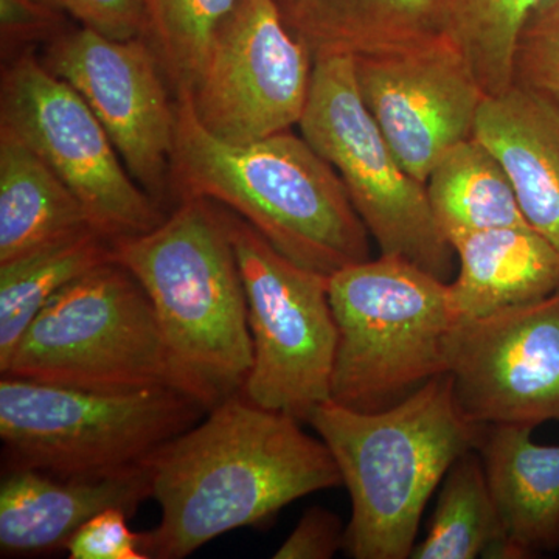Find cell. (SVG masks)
Here are the masks:
<instances>
[{
	"label": "cell",
	"instance_id": "cell-27",
	"mask_svg": "<svg viewBox=\"0 0 559 559\" xmlns=\"http://www.w3.org/2000/svg\"><path fill=\"white\" fill-rule=\"evenodd\" d=\"M128 518L124 510L108 509L84 522L66 546L70 559H146Z\"/></svg>",
	"mask_w": 559,
	"mask_h": 559
},
{
	"label": "cell",
	"instance_id": "cell-21",
	"mask_svg": "<svg viewBox=\"0 0 559 559\" xmlns=\"http://www.w3.org/2000/svg\"><path fill=\"white\" fill-rule=\"evenodd\" d=\"M433 216L448 241L502 227H532L502 165L476 138L448 151L426 180Z\"/></svg>",
	"mask_w": 559,
	"mask_h": 559
},
{
	"label": "cell",
	"instance_id": "cell-28",
	"mask_svg": "<svg viewBox=\"0 0 559 559\" xmlns=\"http://www.w3.org/2000/svg\"><path fill=\"white\" fill-rule=\"evenodd\" d=\"M51 9L112 39L145 38L142 0H40Z\"/></svg>",
	"mask_w": 559,
	"mask_h": 559
},
{
	"label": "cell",
	"instance_id": "cell-19",
	"mask_svg": "<svg viewBox=\"0 0 559 559\" xmlns=\"http://www.w3.org/2000/svg\"><path fill=\"white\" fill-rule=\"evenodd\" d=\"M90 230L86 209L57 173L0 130V263Z\"/></svg>",
	"mask_w": 559,
	"mask_h": 559
},
{
	"label": "cell",
	"instance_id": "cell-14",
	"mask_svg": "<svg viewBox=\"0 0 559 559\" xmlns=\"http://www.w3.org/2000/svg\"><path fill=\"white\" fill-rule=\"evenodd\" d=\"M360 97L404 170L426 183L437 162L474 138L485 92L441 33L356 55Z\"/></svg>",
	"mask_w": 559,
	"mask_h": 559
},
{
	"label": "cell",
	"instance_id": "cell-13",
	"mask_svg": "<svg viewBox=\"0 0 559 559\" xmlns=\"http://www.w3.org/2000/svg\"><path fill=\"white\" fill-rule=\"evenodd\" d=\"M444 373L476 425L559 421V289L491 314L455 318Z\"/></svg>",
	"mask_w": 559,
	"mask_h": 559
},
{
	"label": "cell",
	"instance_id": "cell-31",
	"mask_svg": "<svg viewBox=\"0 0 559 559\" xmlns=\"http://www.w3.org/2000/svg\"><path fill=\"white\" fill-rule=\"evenodd\" d=\"M278 2H286V0H278Z\"/></svg>",
	"mask_w": 559,
	"mask_h": 559
},
{
	"label": "cell",
	"instance_id": "cell-15",
	"mask_svg": "<svg viewBox=\"0 0 559 559\" xmlns=\"http://www.w3.org/2000/svg\"><path fill=\"white\" fill-rule=\"evenodd\" d=\"M151 498L150 462L105 477H60L36 469H5L0 485L2 557L66 550L69 539L108 509L134 513Z\"/></svg>",
	"mask_w": 559,
	"mask_h": 559
},
{
	"label": "cell",
	"instance_id": "cell-23",
	"mask_svg": "<svg viewBox=\"0 0 559 559\" xmlns=\"http://www.w3.org/2000/svg\"><path fill=\"white\" fill-rule=\"evenodd\" d=\"M502 532L498 510L476 450L466 452L441 481L432 521L414 559L495 558Z\"/></svg>",
	"mask_w": 559,
	"mask_h": 559
},
{
	"label": "cell",
	"instance_id": "cell-22",
	"mask_svg": "<svg viewBox=\"0 0 559 559\" xmlns=\"http://www.w3.org/2000/svg\"><path fill=\"white\" fill-rule=\"evenodd\" d=\"M110 260L108 238L90 230L0 263V362L55 294Z\"/></svg>",
	"mask_w": 559,
	"mask_h": 559
},
{
	"label": "cell",
	"instance_id": "cell-8",
	"mask_svg": "<svg viewBox=\"0 0 559 559\" xmlns=\"http://www.w3.org/2000/svg\"><path fill=\"white\" fill-rule=\"evenodd\" d=\"M301 138L336 170L381 255L451 282L455 252L430 209L426 183L404 170L360 97L352 55L314 58Z\"/></svg>",
	"mask_w": 559,
	"mask_h": 559
},
{
	"label": "cell",
	"instance_id": "cell-17",
	"mask_svg": "<svg viewBox=\"0 0 559 559\" xmlns=\"http://www.w3.org/2000/svg\"><path fill=\"white\" fill-rule=\"evenodd\" d=\"M474 138L502 165L530 226L559 249V106L511 84L485 97Z\"/></svg>",
	"mask_w": 559,
	"mask_h": 559
},
{
	"label": "cell",
	"instance_id": "cell-5",
	"mask_svg": "<svg viewBox=\"0 0 559 559\" xmlns=\"http://www.w3.org/2000/svg\"><path fill=\"white\" fill-rule=\"evenodd\" d=\"M0 371L68 388L179 390L207 409L219 403L176 358L145 289L114 260L55 294Z\"/></svg>",
	"mask_w": 559,
	"mask_h": 559
},
{
	"label": "cell",
	"instance_id": "cell-20",
	"mask_svg": "<svg viewBox=\"0 0 559 559\" xmlns=\"http://www.w3.org/2000/svg\"><path fill=\"white\" fill-rule=\"evenodd\" d=\"M283 20L312 57L407 46L439 35L440 0H286Z\"/></svg>",
	"mask_w": 559,
	"mask_h": 559
},
{
	"label": "cell",
	"instance_id": "cell-26",
	"mask_svg": "<svg viewBox=\"0 0 559 559\" xmlns=\"http://www.w3.org/2000/svg\"><path fill=\"white\" fill-rule=\"evenodd\" d=\"M513 84L559 106V0H544L518 38Z\"/></svg>",
	"mask_w": 559,
	"mask_h": 559
},
{
	"label": "cell",
	"instance_id": "cell-3",
	"mask_svg": "<svg viewBox=\"0 0 559 559\" xmlns=\"http://www.w3.org/2000/svg\"><path fill=\"white\" fill-rule=\"evenodd\" d=\"M310 425L325 441L352 499L344 549L355 559L411 558L430 496L474 451L484 426L460 409L450 374L378 412L326 401Z\"/></svg>",
	"mask_w": 559,
	"mask_h": 559
},
{
	"label": "cell",
	"instance_id": "cell-2",
	"mask_svg": "<svg viewBox=\"0 0 559 559\" xmlns=\"http://www.w3.org/2000/svg\"><path fill=\"white\" fill-rule=\"evenodd\" d=\"M171 193L237 213L286 259L326 277L371 259L344 182L307 140L285 131L226 142L202 127L186 95L176 97Z\"/></svg>",
	"mask_w": 559,
	"mask_h": 559
},
{
	"label": "cell",
	"instance_id": "cell-29",
	"mask_svg": "<svg viewBox=\"0 0 559 559\" xmlns=\"http://www.w3.org/2000/svg\"><path fill=\"white\" fill-rule=\"evenodd\" d=\"M66 14L40 0H0L2 50L32 49L66 31Z\"/></svg>",
	"mask_w": 559,
	"mask_h": 559
},
{
	"label": "cell",
	"instance_id": "cell-10",
	"mask_svg": "<svg viewBox=\"0 0 559 559\" xmlns=\"http://www.w3.org/2000/svg\"><path fill=\"white\" fill-rule=\"evenodd\" d=\"M0 130L11 132L57 173L110 242L156 229L167 218L135 182L90 105L32 49L3 68Z\"/></svg>",
	"mask_w": 559,
	"mask_h": 559
},
{
	"label": "cell",
	"instance_id": "cell-4",
	"mask_svg": "<svg viewBox=\"0 0 559 559\" xmlns=\"http://www.w3.org/2000/svg\"><path fill=\"white\" fill-rule=\"evenodd\" d=\"M112 260L145 289L176 358L218 399L252 369L248 300L215 202L182 200L156 229L110 242Z\"/></svg>",
	"mask_w": 559,
	"mask_h": 559
},
{
	"label": "cell",
	"instance_id": "cell-7",
	"mask_svg": "<svg viewBox=\"0 0 559 559\" xmlns=\"http://www.w3.org/2000/svg\"><path fill=\"white\" fill-rule=\"evenodd\" d=\"M330 301L337 325L334 403L388 409L444 374V342L457 318L450 282L380 255L331 275Z\"/></svg>",
	"mask_w": 559,
	"mask_h": 559
},
{
	"label": "cell",
	"instance_id": "cell-6",
	"mask_svg": "<svg viewBox=\"0 0 559 559\" xmlns=\"http://www.w3.org/2000/svg\"><path fill=\"white\" fill-rule=\"evenodd\" d=\"M209 411L173 389L91 390L2 377L3 466L60 477L142 468Z\"/></svg>",
	"mask_w": 559,
	"mask_h": 559
},
{
	"label": "cell",
	"instance_id": "cell-12",
	"mask_svg": "<svg viewBox=\"0 0 559 559\" xmlns=\"http://www.w3.org/2000/svg\"><path fill=\"white\" fill-rule=\"evenodd\" d=\"M39 58L79 92L135 182L164 204L173 194L176 98L170 100V83L148 40L66 28L44 44Z\"/></svg>",
	"mask_w": 559,
	"mask_h": 559
},
{
	"label": "cell",
	"instance_id": "cell-16",
	"mask_svg": "<svg viewBox=\"0 0 559 559\" xmlns=\"http://www.w3.org/2000/svg\"><path fill=\"white\" fill-rule=\"evenodd\" d=\"M533 429L484 426L477 443L502 532L495 558L559 550V447L535 443Z\"/></svg>",
	"mask_w": 559,
	"mask_h": 559
},
{
	"label": "cell",
	"instance_id": "cell-30",
	"mask_svg": "<svg viewBox=\"0 0 559 559\" xmlns=\"http://www.w3.org/2000/svg\"><path fill=\"white\" fill-rule=\"evenodd\" d=\"M345 528L337 514L312 507L301 516L275 559H330L344 549Z\"/></svg>",
	"mask_w": 559,
	"mask_h": 559
},
{
	"label": "cell",
	"instance_id": "cell-11",
	"mask_svg": "<svg viewBox=\"0 0 559 559\" xmlns=\"http://www.w3.org/2000/svg\"><path fill=\"white\" fill-rule=\"evenodd\" d=\"M312 69L314 57L289 31L278 0H238L183 95L210 134L257 142L299 127Z\"/></svg>",
	"mask_w": 559,
	"mask_h": 559
},
{
	"label": "cell",
	"instance_id": "cell-25",
	"mask_svg": "<svg viewBox=\"0 0 559 559\" xmlns=\"http://www.w3.org/2000/svg\"><path fill=\"white\" fill-rule=\"evenodd\" d=\"M238 0H142L145 38L159 57L175 98L189 94L213 35Z\"/></svg>",
	"mask_w": 559,
	"mask_h": 559
},
{
	"label": "cell",
	"instance_id": "cell-18",
	"mask_svg": "<svg viewBox=\"0 0 559 559\" xmlns=\"http://www.w3.org/2000/svg\"><path fill=\"white\" fill-rule=\"evenodd\" d=\"M459 260L450 282L457 318H479L559 289V249L533 227L474 231L451 242Z\"/></svg>",
	"mask_w": 559,
	"mask_h": 559
},
{
	"label": "cell",
	"instance_id": "cell-24",
	"mask_svg": "<svg viewBox=\"0 0 559 559\" xmlns=\"http://www.w3.org/2000/svg\"><path fill=\"white\" fill-rule=\"evenodd\" d=\"M544 0H440L439 32L463 55L485 95L513 84L518 38Z\"/></svg>",
	"mask_w": 559,
	"mask_h": 559
},
{
	"label": "cell",
	"instance_id": "cell-9",
	"mask_svg": "<svg viewBox=\"0 0 559 559\" xmlns=\"http://www.w3.org/2000/svg\"><path fill=\"white\" fill-rule=\"evenodd\" d=\"M248 300L252 369L241 393L263 409L310 421L331 400L337 325L330 277L286 259L223 205Z\"/></svg>",
	"mask_w": 559,
	"mask_h": 559
},
{
	"label": "cell",
	"instance_id": "cell-1",
	"mask_svg": "<svg viewBox=\"0 0 559 559\" xmlns=\"http://www.w3.org/2000/svg\"><path fill=\"white\" fill-rule=\"evenodd\" d=\"M150 480L162 520L140 533L146 559L190 557L224 533L263 527L294 500L342 485L325 441L241 392L162 447Z\"/></svg>",
	"mask_w": 559,
	"mask_h": 559
}]
</instances>
